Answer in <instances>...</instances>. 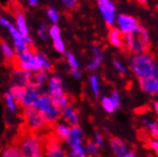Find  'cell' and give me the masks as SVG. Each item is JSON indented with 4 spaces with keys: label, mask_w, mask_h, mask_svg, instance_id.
Masks as SVG:
<instances>
[{
    "label": "cell",
    "mask_w": 158,
    "mask_h": 157,
    "mask_svg": "<svg viewBox=\"0 0 158 157\" xmlns=\"http://www.w3.org/2000/svg\"><path fill=\"white\" fill-rule=\"evenodd\" d=\"M24 120L27 128L32 132H38L48 125L45 118L35 107L24 109Z\"/></svg>",
    "instance_id": "cell-9"
},
{
    "label": "cell",
    "mask_w": 158,
    "mask_h": 157,
    "mask_svg": "<svg viewBox=\"0 0 158 157\" xmlns=\"http://www.w3.org/2000/svg\"><path fill=\"white\" fill-rule=\"evenodd\" d=\"M45 157H67L65 154H59V155H52V156H50V155H46Z\"/></svg>",
    "instance_id": "cell-47"
},
{
    "label": "cell",
    "mask_w": 158,
    "mask_h": 157,
    "mask_svg": "<svg viewBox=\"0 0 158 157\" xmlns=\"http://www.w3.org/2000/svg\"><path fill=\"white\" fill-rule=\"evenodd\" d=\"M3 101H4L6 109H8V111L10 114H16V111L18 109V103L16 102V100L12 96V94L9 93V91L4 93Z\"/></svg>",
    "instance_id": "cell-24"
},
{
    "label": "cell",
    "mask_w": 158,
    "mask_h": 157,
    "mask_svg": "<svg viewBox=\"0 0 158 157\" xmlns=\"http://www.w3.org/2000/svg\"><path fill=\"white\" fill-rule=\"evenodd\" d=\"M35 52L36 51L31 48L24 52L17 54L16 58L13 64L16 68H20L22 70L31 72H37L43 71L40 62L36 56Z\"/></svg>",
    "instance_id": "cell-7"
},
{
    "label": "cell",
    "mask_w": 158,
    "mask_h": 157,
    "mask_svg": "<svg viewBox=\"0 0 158 157\" xmlns=\"http://www.w3.org/2000/svg\"><path fill=\"white\" fill-rule=\"evenodd\" d=\"M123 37L124 35H122V32L119 31L118 28H115V27L110 28V31L108 33V39H109V43L112 47L121 49L124 46Z\"/></svg>",
    "instance_id": "cell-19"
},
{
    "label": "cell",
    "mask_w": 158,
    "mask_h": 157,
    "mask_svg": "<svg viewBox=\"0 0 158 157\" xmlns=\"http://www.w3.org/2000/svg\"><path fill=\"white\" fill-rule=\"evenodd\" d=\"M150 131H151V136L152 138H154L155 140H158V128L157 129H153V130H152Z\"/></svg>",
    "instance_id": "cell-44"
},
{
    "label": "cell",
    "mask_w": 158,
    "mask_h": 157,
    "mask_svg": "<svg viewBox=\"0 0 158 157\" xmlns=\"http://www.w3.org/2000/svg\"><path fill=\"white\" fill-rule=\"evenodd\" d=\"M155 95L158 97V83H157V88H156V92H155Z\"/></svg>",
    "instance_id": "cell-49"
},
{
    "label": "cell",
    "mask_w": 158,
    "mask_h": 157,
    "mask_svg": "<svg viewBox=\"0 0 158 157\" xmlns=\"http://www.w3.org/2000/svg\"><path fill=\"white\" fill-rule=\"evenodd\" d=\"M31 72H28L25 70H22L20 68L15 67L12 72V80L26 86H31V77H32Z\"/></svg>",
    "instance_id": "cell-16"
},
{
    "label": "cell",
    "mask_w": 158,
    "mask_h": 157,
    "mask_svg": "<svg viewBox=\"0 0 158 157\" xmlns=\"http://www.w3.org/2000/svg\"><path fill=\"white\" fill-rule=\"evenodd\" d=\"M89 87H91L92 93L95 98H99L100 96V83H99V78L95 73H92L89 76Z\"/></svg>",
    "instance_id": "cell-27"
},
{
    "label": "cell",
    "mask_w": 158,
    "mask_h": 157,
    "mask_svg": "<svg viewBox=\"0 0 158 157\" xmlns=\"http://www.w3.org/2000/svg\"><path fill=\"white\" fill-rule=\"evenodd\" d=\"M110 98V100H111L112 104H114V108H115L116 109H119L120 106H121V99H120V94H119V93H118L117 91H114V92L111 93Z\"/></svg>",
    "instance_id": "cell-36"
},
{
    "label": "cell",
    "mask_w": 158,
    "mask_h": 157,
    "mask_svg": "<svg viewBox=\"0 0 158 157\" xmlns=\"http://www.w3.org/2000/svg\"><path fill=\"white\" fill-rule=\"evenodd\" d=\"M26 85H22V84H19L14 80H12L10 82V85H9V93L12 94V96L16 100V102L18 103L19 100L21 99L22 95H23L25 89H26ZM19 105V104H18Z\"/></svg>",
    "instance_id": "cell-22"
},
{
    "label": "cell",
    "mask_w": 158,
    "mask_h": 157,
    "mask_svg": "<svg viewBox=\"0 0 158 157\" xmlns=\"http://www.w3.org/2000/svg\"><path fill=\"white\" fill-rule=\"evenodd\" d=\"M94 143L98 146V148L103 147V137L98 131L94 132Z\"/></svg>",
    "instance_id": "cell-41"
},
{
    "label": "cell",
    "mask_w": 158,
    "mask_h": 157,
    "mask_svg": "<svg viewBox=\"0 0 158 157\" xmlns=\"http://www.w3.org/2000/svg\"><path fill=\"white\" fill-rule=\"evenodd\" d=\"M101 105H102V108L104 109L105 111H107L108 114H112L114 113V110L116 109L114 106V104H112L111 100L110 98V96H103L102 99H101Z\"/></svg>",
    "instance_id": "cell-34"
},
{
    "label": "cell",
    "mask_w": 158,
    "mask_h": 157,
    "mask_svg": "<svg viewBox=\"0 0 158 157\" xmlns=\"http://www.w3.org/2000/svg\"><path fill=\"white\" fill-rule=\"evenodd\" d=\"M87 152L85 147L82 145H77L74 147L70 148L69 151V157H87Z\"/></svg>",
    "instance_id": "cell-30"
},
{
    "label": "cell",
    "mask_w": 158,
    "mask_h": 157,
    "mask_svg": "<svg viewBox=\"0 0 158 157\" xmlns=\"http://www.w3.org/2000/svg\"><path fill=\"white\" fill-rule=\"evenodd\" d=\"M150 147H151V149H152L155 151L156 154H158V140L154 139V140L151 141L150 142Z\"/></svg>",
    "instance_id": "cell-42"
},
{
    "label": "cell",
    "mask_w": 158,
    "mask_h": 157,
    "mask_svg": "<svg viewBox=\"0 0 158 157\" xmlns=\"http://www.w3.org/2000/svg\"><path fill=\"white\" fill-rule=\"evenodd\" d=\"M64 57L70 69H79V61L73 52L66 51V52L64 53Z\"/></svg>",
    "instance_id": "cell-29"
},
{
    "label": "cell",
    "mask_w": 158,
    "mask_h": 157,
    "mask_svg": "<svg viewBox=\"0 0 158 157\" xmlns=\"http://www.w3.org/2000/svg\"><path fill=\"white\" fill-rule=\"evenodd\" d=\"M69 73L75 80H80L82 78V71L80 70V68L79 69H70Z\"/></svg>",
    "instance_id": "cell-39"
},
{
    "label": "cell",
    "mask_w": 158,
    "mask_h": 157,
    "mask_svg": "<svg viewBox=\"0 0 158 157\" xmlns=\"http://www.w3.org/2000/svg\"><path fill=\"white\" fill-rule=\"evenodd\" d=\"M123 41L131 53L147 52L150 46V33L146 28L139 25L133 31L124 35Z\"/></svg>",
    "instance_id": "cell-2"
},
{
    "label": "cell",
    "mask_w": 158,
    "mask_h": 157,
    "mask_svg": "<svg viewBox=\"0 0 158 157\" xmlns=\"http://www.w3.org/2000/svg\"><path fill=\"white\" fill-rule=\"evenodd\" d=\"M49 77V72L45 71H40L37 72H33L31 77V87H35L36 89H42L44 85L47 84Z\"/></svg>",
    "instance_id": "cell-21"
},
{
    "label": "cell",
    "mask_w": 158,
    "mask_h": 157,
    "mask_svg": "<svg viewBox=\"0 0 158 157\" xmlns=\"http://www.w3.org/2000/svg\"><path fill=\"white\" fill-rule=\"evenodd\" d=\"M36 56L40 62V65L42 67V70L47 72H51L52 71V68H53V65H52V62L51 60V58L48 56V55L41 52V51H36Z\"/></svg>",
    "instance_id": "cell-25"
},
{
    "label": "cell",
    "mask_w": 158,
    "mask_h": 157,
    "mask_svg": "<svg viewBox=\"0 0 158 157\" xmlns=\"http://www.w3.org/2000/svg\"><path fill=\"white\" fill-rule=\"evenodd\" d=\"M143 123H144L145 127L148 128L150 130L158 128V123L157 122H154V121H152V120H149V119H144Z\"/></svg>",
    "instance_id": "cell-40"
},
{
    "label": "cell",
    "mask_w": 158,
    "mask_h": 157,
    "mask_svg": "<svg viewBox=\"0 0 158 157\" xmlns=\"http://www.w3.org/2000/svg\"><path fill=\"white\" fill-rule=\"evenodd\" d=\"M116 24L118 26L119 31L122 32L123 35L133 31L140 24L138 20L132 15L121 14L116 17Z\"/></svg>",
    "instance_id": "cell-11"
},
{
    "label": "cell",
    "mask_w": 158,
    "mask_h": 157,
    "mask_svg": "<svg viewBox=\"0 0 158 157\" xmlns=\"http://www.w3.org/2000/svg\"><path fill=\"white\" fill-rule=\"evenodd\" d=\"M138 1H139V3H141V4H146L148 0H138Z\"/></svg>",
    "instance_id": "cell-48"
},
{
    "label": "cell",
    "mask_w": 158,
    "mask_h": 157,
    "mask_svg": "<svg viewBox=\"0 0 158 157\" xmlns=\"http://www.w3.org/2000/svg\"><path fill=\"white\" fill-rule=\"evenodd\" d=\"M110 147L112 149V151L117 157L128 152V148L126 144L118 137H112L110 139Z\"/></svg>",
    "instance_id": "cell-23"
},
{
    "label": "cell",
    "mask_w": 158,
    "mask_h": 157,
    "mask_svg": "<svg viewBox=\"0 0 158 157\" xmlns=\"http://www.w3.org/2000/svg\"><path fill=\"white\" fill-rule=\"evenodd\" d=\"M35 108L42 114L48 125H53L61 118V109L47 92H42Z\"/></svg>",
    "instance_id": "cell-3"
},
{
    "label": "cell",
    "mask_w": 158,
    "mask_h": 157,
    "mask_svg": "<svg viewBox=\"0 0 158 157\" xmlns=\"http://www.w3.org/2000/svg\"><path fill=\"white\" fill-rule=\"evenodd\" d=\"M80 0H61V3L63 4V6L69 10H73Z\"/></svg>",
    "instance_id": "cell-37"
},
{
    "label": "cell",
    "mask_w": 158,
    "mask_h": 157,
    "mask_svg": "<svg viewBox=\"0 0 158 157\" xmlns=\"http://www.w3.org/2000/svg\"><path fill=\"white\" fill-rule=\"evenodd\" d=\"M95 1H96V2L98 3V2H100V1H102V0H95Z\"/></svg>",
    "instance_id": "cell-50"
},
{
    "label": "cell",
    "mask_w": 158,
    "mask_h": 157,
    "mask_svg": "<svg viewBox=\"0 0 158 157\" xmlns=\"http://www.w3.org/2000/svg\"><path fill=\"white\" fill-rule=\"evenodd\" d=\"M42 92V89H36L35 87L27 86L23 95H22L21 99L18 102L19 106H21L24 109L33 108Z\"/></svg>",
    "instance_id": "cell-12"
},
{
    "label": "cell",
    "mask_w": 158,
    "mask_h": 157,
    "mask_svg": "<svg viewBox=\"0 0 158 157\" xmlns=\"http://www.w3.org/2000/svg\"><path fill=\"white\" fill-rule=\"evenodd\" d=\"M130 66L138 80L158 76V66L154 58L148 52L133 53L130 59Z\"/></svg>",
    "instance_id": "cell-1"
},
{
    "label": "cell",
    "mask_w": 158,
    "mask_h": 157,
    "mask_svg": "<svg viewBox=\"0 0 158 157\" xmlns=\"http://www.w3.org/2000/svg\"><path fill=\"white\" fill-rule=\"evenodd\" d=\"M18 148L23 157H45L46 147L38 135L33 133L27 134L18 142Z\"/></svg>",
    "instance_id": "cell-5"
},
{
    "label": "cell",
    "mask_w": 158,
    "mask_h": 157,
    "mask_svg": "<svg viewBox=\"0 0 158 157\" xmlns=\"http://www.w3.org/2000/svg\"><path fill=\"white\" fill-rule=\"evenodd\" d=\"M85 150H86V152H87V155L88 156H94L98 151V146L94 142L89 141V142H88L86 144Z\"/></svg>",
    "instance_id": "cell-35"
},
{
    "label": "cell",
    "mask_w": 158,
    "mask_h": 157,
    "mask_svg": "<svg viewBox=\"0 0 158 157\" xmlns=\"http://www.w3.org/2000/svg\"><path fill=\"white\" fill-rule=\"evenodd\" d=\"M48 35L51 40L62 37V31L58 24H51L48 29Z\"/></svg>",
    "instance_id": "cell-31"
},
{
    "label": "cell",
    "mask_w": 158,
    "mask_h": 157,
    "mask_svg": "<svg viewBox=\"0 0 158 157\" xmlns=\"http://www.w3.org/2000/svg\"><path fill=\"white\" fill-rule=\"evenodd\" d=\"M0 26H2L9 31L10 35V39H12L13 47L16 52V55L24 52L31 48L25 41L24 36L22 35L20 31L16 29L15 24L8 17L4 15H0Z\"/></svg>",
    "instance_id": "cell-6"
},
{
    "label": "cell",
    "mask_w": 158,
    "mask_h": 157,
    "mask_svg": "<svg viewBox=\"0 0 158 157\" xmlns=\"http://www.w3.org/2000/svg\"><path fill=\"white\" fill-rule=\"evenodd\" d=\"M12 14L15 19V23H14L15 26L20 31L21 35L24 36V39L28 43L29 46L32 48L33 44H35V40H33L32 36L31 35L30 28L28 25V21H27L26 14L24 13L23 8L15 2L14 6L12 7Z\"/></svg>",
    "instance_id": "cell-8"
},
{
    "label": "cell",
    "mask_w": 158,
    "mask_h": 157,
    "mask_svg": "<svg viewBox=\"0 0 158 157\" xmlns=\"http://www.w3.org/2000/svg\"><path fill=\"white\" fill-rule=\"evenodd\" d=\"M61 120L69 124L71 127L79 125V114L74 107L72 105H67L61 108Z\"/></svg>",
    "instance_id": "cell-13"
},
{
    "label": "cell",
    "mask_w": 158,
    "mask_h": 157,
    "mask_svg": "<svg viewBox=\"0 0 158 157\" xmlns=\"http://www.w3.org/2000/svg\"><path fill=\"white\" fill-rule=\"evenodd\" d=\"M99 12L109 28L114 27L116 23V7L111 0H102L97 3Z\"/></svg>",
    "instance_id": "cell-10"
},
{
    "label": "cell",
    "mask_w": 158,
    "mask_h": 157,
    "mask_svg": "<svg viewBox=\"0 0 158 157\" xmlns=\"http://www.w3.org/2000/svg\"><path fill=\"white\" fill-rule=\"evenodd\" d=\"M46 16L51 24H58L60 22V13L53 6H49L46 9Z\"/></svg>",
    "instance_id": "cell-26"
},
{
    "label": "cell",
    "mask_w": 158,
    "mask_h": 157,
    "mask_svg": "<svg viewBox=\"0 0 158 157\" xmlns=\"http://www.w3.org/2000/svg\"><path fill=\"white\" fill-rule=\"evenodd\" d=\"M138 81L140 84V88L144 93L151 95L155 94L157 83H158V76L143 78V79H139Z\"/></svg>",
    "instance_id": "cell-18"
},
{
    "label": "cell",
    "mask_w": 158,
    "mask_h": 157,
    "mask_svg": "<svg viewBox=\"0 0 158 157\" xmlns=\"http://www.w3.org/2000/svg\"><path fill=\"white\" fill-rule=\"evenodd\" d=\"M0 51H1V54L3 58L9 62V63H14L16 58V52L13 47V45H10L5 40H0Z\"/></svg>",
    "instance_id": "cell-20"
},
{
    "label": "cell",
    "mask_w": 158,
    "mask_h": 157,
    "mask_svg": "<svg viewBox=\"0 0 158 157\" xmlns=\"http://www.w3.org/2000/svg\"><path fill=\"white\" fill-rule=\"evenodd\" d=\"M53 126V134L54 136L57 138L58 140H63L65 141L69 135L70 130H71V126L69 124H67L66 122L63 120H58Z\"/></svg>",
    "instance_id": "cell-17"
},
{
    "label": "cell",
    "mask_w": 158,
    "mask_h": 157,
    "mask_svg": "<svg viewBox=\"0 0 158 157\" xmlns=\"http://www.w3.org/2000/svg\"><path fill=\"white\" fill-rule=\"evenodd\" d=\"M118 157H135L134 153L132 151H130V152H126L125 154H123V155H120Z\"/></svg>",
    "instance_id": "cell-45"
},
{
    "label": "cell",
    "mask_w": 158,
    "mask_h": 157,
    "mask_svg": "<svg viewBox=\"0 0 158 157\" xmlns=\"http://www.w3.org/2000/svg\"><path fill=\"white\" fill-rule=\"evenodd\" d=\"M52 48L54 49V51L56 52H58L59 54H64L66 52V51H67L66 44L62 37L52 40Z\"/></svg>",
    "instance_id": "cell-33"
},
{
    "label": "cell",
    "mask_w": 158,
    "mask_h": 157,
    "mask_svg": "<svg viewBox=\"0 0 158 157\" xmlns=\"http://www.w3.org/2000/svg\"><path fill=\"white\" fill-rule=\"evenodd\" d=\"M154 110H155V113L157 114V115H158V100L157 101H155L154 102Z\"/></svg>",
    "instance_id": "cell-46"
},
{
    "label": "cell",
    "mask_w": 158,
    "mask_h": 157,
    "mask_svg": "<svg viewBox=\"0 0 158 157\" xmlns=\"http://www.w3.org/2000/svg\"><path fill=\"white\" fill-rule=\"evenodd\" d=\"M47 93L61 109L70 104V98L66 92V85L63 78L56 73H52L48 77Z\"/></svg>",
    "instance_id": "cell-4"
},
{
    "label": "cell",
    "mask_w": 158,
    "mask_h": 157,
    "mask_svg": "<svg viewBox=\"0 0 158 157\" xmlns=\"http://www.w3.org/2000/svg\"><path fill=\"white\" fill-rule=\"evenodd\" d=\"M1 157H23L18 146H8L1 152Z\"/></svg>",
    "instance_id": "cell-28"
},
{
    "label": "cell",
    "mask_w": 158,
    "mask_h": 157,
    "mask_svg": "<svg viewBox=\"0 0 158 157\" xmlns=\"http://www.w3.org/2000/svg\"><path fill=\"white\" fill-rule=\"evenodd\" d=\"M83 138H84L83 130L79 127V125H77V126L71 127L70 133H69V135H68L67 139L65 140V142L68 145V147L72 148L77 145H81Z\"/></svg>",
    "instance_id": "cell-15"
},
{
    "label": "cell",
    "mask_w": 158,
    "mask_h": 157,
    "mask_svg": "<svg viewBox=\"0 0 158 157\" xmlns=\"http://www.w3.org/2000/svg\"><path fill=\"white\" fill-rule=\"evenodd\" d=\"M39 1H40V0H25V2L27 3V5L30 6V7H32V8L38 6Z\"/></svg>",
    "instance_id": "cell-43"
},
{
    "label": "cell",
    "mask_w": 158,
    "mask_h": 157,
    "mask_svg": "<svg viewBox=\"0 0 158 157\" xmlns=\"http://www.w3.org/2000/svg\"><path fill=\"white\" fill-rule=\"evenodd\" d=\"M48 29L49 26L46 23H41L36 31V35L37 37L40 41L42 42H47L49 39V35H48Z\"/></svg>",
    "instance_id": "cell-32"
},
{
    "label": "cell",
    "mask_w": 158,
    "mask_h": 157,
    "mask_svg": "<svg viewBox=\"0 0 158 157\" xmlns=\"http://www.w3.org/2000/svg\"><path fill=\"white\" fill-rule=\"evenodd\" d=\"M92 52H93V58L87 65V70L94 73L96 72L99 68L103 61V51L98 45H94L92 47Z\"/></svg>",
    "instance_id": "cell-14"
},
{
    "label": "cell",
    "mask_w": 158,
    "mask_h": 157,
    "mask_svg": "<svg viewBox=\"0 0 158 157\" xmlns=\"http://www.w3.org/2000/svg\"><path fill=\"white\" fill-rule=\"evenodd\" d=\"M114 68L116 69V71H117L120 74L125 75V74L127 73V68H126L125 65H124L120 60L115 59V60L114 61Z\"/></svg>",
    "instance_id": "cell-38"
}]
</instances>
